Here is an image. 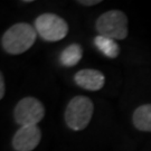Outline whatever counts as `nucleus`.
Segmentation results:
<instances>
[{
  "label": "nucleus",
  "instance_id": "nucleus-12",
  "mask_svg": "<svg viewBox=\"0 0 151 151\" xmlns=\"http://www.w3.org/2000/svg\"><path fill=\"white\" fill-rule=\"evenodd\" d=\"M5 78H4V74L0 73V99L2 100L5 96Z\"/></svg>",
  "mask_w": 151,
  "mask_h": 151
},
{
  "label": "nucleus",
  "instance_id": "nucleus-7",
  "mask_svg": "<svg viewBox=\"0 0 151 151\" xmlns=\"http://www.w3.org/2000/svg\"><path fill=\"white\" fill-rule=\"evenodd\" d=\"M74 82L83 90L95 92L103 88L105 84V76L101 70L94 68H84L74 75Z\"/></svg>",
  "mask_w": 151,
  "mask_h": 151
},
{
  "label": "nucleus",
  "instance_id": "nucleus-8",
  "mask_svg": "<svg viewBox=\"0 0 151 151\" xmlns=\"http://www.w3.org/2000/svg\"><path fill=\"white\" fill-rule=\"evenodd\" d=\"M134 128L142 132H151V103L139 105L132 114Z\"/></svg>",
  "mask_w": 151,
  "mask_h": 151
},
{
  "label": "nucleus",
  "instance_id": "nucleus-3",
  "mask_svg": "<svg viewBox=\"0 0 151 151\" xmlns=\"http://www.w3.org/2000/svg\"><path fill=\"white\" fill-rule=\"evenodd\" d=\"M99 35L114 40H122L128 37V17L121 10L105 11L95 22Z\"/></svg>",
  "mask_w": 151,
  "mask_h": 151
},
{
  "label": "nucleus",
  "instance_id": "nucleus-9",
  "mask_svg": "<svg viewBox=\"0 0 151 151\" xmlns=\"http://www.w3.org/2000/svg\"><path fill=\"white\" fill-rule=\"evenodd\" d=\"M83 57V48L80 44L73 43L66 46L60 54V63L65 67H73L81 62Z\"/></svg>",
  "mask_w": 151,
  "mask_h": 151
},
{
  "label": "nucleus",
  "instance_id": "nucleus-1",
  "mask_svg": "<svg viewBox=\"0 0 151 151\" xmlns=\"http://www.w3.org/2000/svg\"><path fill=\"white\" fill-rule=\"evenodd\" d=\"M37 39V32L28 22H17L8 28L1 37V47L7 54L20 55L32 48Z\"/></svg>",
  "mask_w": 151,
  "mask_h": 151
},
{
  "label": "nucleus",
  "instance_id": "nucleus-10",
  "mask_svg": "<svg viewBox=\"0 0 151 151\" xmlns=\"http://www.w3.org/2000/svg\"><path fill=\"white\" fill-rule=\"evenodd\" d=\"M93 43L95 47L110 60H114L120 55V46L114 39L97 35L93 39Z\"/></svg>",
  "mask_w": 151,
  "mask_h": 151
},
{
  "label": "nucleus",
  "instance_id": "nucleus-6",
  "mask_svg": "<svg viewBox=\"0 0 151 151\" xmlns=\"http://www.w3.org/2000/svg\"><path fill=\"white\" fill-rule=\"evenodd\" d=\"M42 140V130L38 125L20 127L12 137L11 146L15 151L35 150Z\"/></svg>",
  "mask_w": 151,
  "mask_h": 151
},
{
  "label": "nucleus",
  "instance_id": "nucleus-11",
  "mask_svg": "<svg viewBox=\"0 0 151 151\" xmlns=\"http://www.w3.org/2000/svg\"><path fill=\"white\" fill-rule=\"evenodd\" d=\"M77 4L82 6H95L101 4V0H78Z\"/></svg>",
  "mask_w": 151,
  "mask_h": 151
},
{
  "label": "nucleus",
  "instance_id": "nucleus-4",
  "mask_svg": "<svg viewBox=\"0 0 151 151\" xmlns=\"http://www.w3.org/2000/svg\"><path fill=\"white\" fill-rule=\"evenodd\" d=\"M34 27L45 42H58L68 34V24L62 17L52 12H45L36 18Z\"/></svg>",
  "mask_w": 151,
  "mask_h": 151
},
{
  "label": "nucleus",
  "instance_id": "nucleus-5",
  "mask_svg": "<svg viewBox=\"0 0 151 151\" xmlns=\"http://www.w3.org/2000/svg\"><path fill=\"white\" fill-rule=\"evenodd\" d=\"M45 116V106L34 96L22 97L14 109V119L20 127L37 125Z\"/></svg>",
  "mask_w": 151,
  "mask_h": 151
},
{
  "label": "nucleus",
  "instance_id": "nucleus-2",
  "mask_svg": "<svg viewBox=\"0 0 151 151\" xmlns=\"http://www.w3.org/2000/svg\"><path fill=\"white\" fill-rule=\"evenodd\" d=\"M93 113L94 104L91 99L85 95H76L66 105L65 123L73 131H82L90 124Z\"/></svg>",
  "mask_w": 151,
  "mask_h": 151
}]
</instances>
